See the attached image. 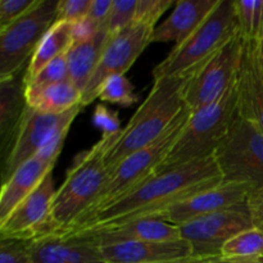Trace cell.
<instances>
[{
  "mask_svg": "<svg viewBox=\"0 0 263 263\" xmlns=\"http://www.w3.org/2000/svg\"><path fill=\"white\" fill-rule=\"evenodd\" d=\"M221 182L222 175L213 156L185 164L153 176L76 231L112 228L139 218H158L177 203Z\"/></svg>",
  "mask_w": 263,
  "mask_h": 263,
  "instance_id": "1",
  "label": "cell"
},
{
  "mask_svg": "<svg viewBox=\"0 0 263 263\" xmlns=\"http://www.w3.org/2000/svg\"><path fill=\"white\" fill-rule=\"evenodd\" d=\"M197 71L154 79L146 99L115 136L105 154V166L109 174L126 157L153 144L171 127L177 116L186 108L184 92Z\"/></svg>",
  "mask_w": 263,
  "mask_h": 263,
  "instance_id": "2",
  "label": "cell"
},
{
  "mask_svg": "<svg viewBox=\"0 0 263 263\" xmlns=\"http://www.w3.org/2000/svg\"><path fill=\"white\" fill-rule=\"evenodd\" d=\"M115 136L103 135L91 148L80 153L67 171L53 203V220L58 234L72 230L104 189L109 177L105 154Z\"/></svg>",
  "mask_w": 263,
  "mask_h": 263,
  "instance_id": "3",
  "label": "cell"
},
{
  "mask_svg": "<svg viewBox=\"0 0 263 263\" xmlns=\"http://www.w3.org/2000/svg\"><path fill=\"white\" fill-rule=\"evenodd\" d=\"M238 116L236 82L212 104L192 110L181 135L168 152L156 175L212 157Z\"/></svg>",
  "mask_w": 263,
  "mask_h": 263,
  "instance_id": "4",
  "label": "cell"
},
{
  "mask_svg": "<svg viewBox=\"0 0 263 263\" xmlns=\"http://www.w3.org/2000/svg\"><path fill=\"white\" fill-rule=\"evenodd\" d=\"M190 113H192V110L187 107L185 108L177 116L171 127L158 140L154 141L146 148L140 149L131 156L126 157L115 170H112L107 184H105L104 189L100 193L98 199L95 200L91 208L87 211L86 215L80 220V222L68 233H73V231L81 229L82 226L89 223L98 213L115 204L116 202L121 200L126 195L133 193L134 190L140 187L143 184H145L149 179L156 176L158 167L161 166L168 152L171 151L174 144L181 135Z\"/></svg>",
  "mask_w": 263,
  "mask_h": 263,
  "instance_id": "5",
  "label": "cell"
},
{
  "mask_svg": "<svg viewBox=\"0 0 263 263\" xmlns=\"http://www.w3.org/2000/svg\"><path fill=\"white\" fill-rule=\"evenodd\" d=\"M236 33H239V27L235 3L218 0L215 9L197 31L182 44L175 45L171 53L153 69V79L197 71Z\"/></svg>",
  "mask_w": 263,
  "mask_h": 263,
  "instance_id": "6",
  "label": "cell"
},
{
  "mask_svg": "<svg viewBox=\"0 0 263 263\" xmlns=\"http://www.w3.org/2000/svg\"><path fill=\"white\" fill-rule=\"evenodd\" d=\"M213 158L222 181L263 187V131L251 121L236 116Z\"/></svg>",
  "mask_w": 263,
  "mask_h": 263,
  "instance_id": "7",
  "label": "cell"
},
{
  "mask_svg": "<svg viewBox=\"0 0 263 263\" xmlns=\"http://www.w3.org/2000/svg\"><path fill=\"white\" fill-rule=\"evenodd\" d=\"M57 0H37L27 13L0 30V80L27 68L33 53L55 23Z\"/></svg>",
  "mask_w": 263,
  "mask_h": 263,
  "instance_id": "8",
  "label": "cell"
},
{
  "mask_svg": "<svg viewBox=\"0 0 263 263\" xmlns=\"http://www.w3.org/2000/svg\"><path fill=\"white\" fill-rule=\"evenodd\" d=\"M244 40L236 33L194 73L184 92L185 104L197 110L212 104L236 82Z\"/></svg>",
  "mask_w": 263,
  "mask_h": 263,
  "instance_id": "9",
  "label": "cell"
},
{
  "mask_svg": "<svg viewBox=\"0 0 263 263\" xmlns=\"http://www.w3.org/2000/svg\"><path fill=\"white\" fill-rule=\"evenodd\" d=\"M253 228L246 202L220 212L195 218L179 226L180 236L192 247L193 256L204 259L221 258L223 246L233 236Z\"/></svg>",
  "mask_w": 263,
  "mask_h": 263,
  "instance_id": "10",
  "label": "cell"
},
{
  "mask_svg": "<svg viewBox=\"0 0 263 263\" xmlns=\"http://www.w3.org/2000/svg\"><path fill=\"white\" fill-rule=\"evenodd\" d=\"M81 108L82 105H76L62 115H45L27 105L9 153L2 163V185L15 170L33 158L54 135L62 130H69Z\"/></svg>",
  "mask_w": 263,
  "mask_h": 263,
  "instance_id": "11",
  "label": "cell"
},
{
  "mask_svg": "<svg viewBox=\"0 0 263 263\" xmlns=\"http://www.w3.org/2000/svg\"><path fill=\"white\" fill-rule=\"evenodd\" d=\"M55 194L51 170L37 187L0 222V238L35 241L58 234L53 220Z\"/></svg>",
  "mask_w": 263,
  "mask_h": 263,
  "instance_id": "12",
  "label": "cell"
},
{
  "mask_svg": "<svg viewBox=\"0 0 263 263\" xmlns=\"http://www.w3.org/2000/svg\"><path fill=\"white\" fill-rule=\"evenodd\" d=\"M154 28L134 22L112 36L81 95V105L86 107L98 99L102 85L109 77L125 74L152 43Z\"/></svg>",
  "mask_w": 263,
  "mask_h": 263,
  "instance_id": "13",
  "label": "cell"
},
{
  "mask_svg": "<svg viewBox=\"0 0 263 263\" xmlns=\"http://www.w3.org/2000/svg\"><path fill=\"white\" fill-rule=\"evenodd\" d=\"M249 192L251 189L243 184L222 181L177 203L158 218L179 228L195 218L241 204L246 202Z\"/></svg>",
  "mask_w": 263,
  "mask_h": 263,
  "instance_id": "14",
  "label": "cell"
},
{
  "mask_svg": "<svg viewBox=\"0 0 263 263\" xmlns=\"http://www.w3.org/2000/svg\"><path fill=\"white\" fill-rule=\"evenodd\" d=\"M33 263H105L100 247L84 233L55 234L31 241Z\"/></svg>",
  "mask_w": 263,
  "mask_h": 263,
  "instance_id": "15",
  "label": "cell"
},
{
  "mask_svg": "<svg viewBox=\"0 0 263 263\" xmlns=\"http://www.w3.org/2000/svg\"><path fill=\"white\" fill-rule=\"evenodd\" d=\"M105 263H164L193 257L184 239L163 241H130L100 247Z\"/></svg>",
  "mask_w": 263,
  "mask_h": 263,
  "instance_id": "16",
  "label": "cell"
},
{
  "mask_svg": "<svg viewBox=\"0 0 263 263\" xmlns=\"http://www.w3.org/2000/svg\"><path fill=\"white\" fill-rule=\"evenodd\" d=\"M236 89L238 115L263 131V71L257 55V41H244Z\"/></svg>",
  "mask_w": 263,
  "mask_h": 263,
  "instance_id": "17",
  "label": "cell"
},
{
  "mask_svg": "<svg viewBox=\"0 0 263 263\" xmlns=\"http://www.w3.org/2000/svg\"><path fill=\"white\" fill-rule=\"evenodd\" d=\"M99 247L113 246L130 241H163L181 239L177 226L159 218H139L112 228L82 230Z\"/></svg>",
  "mask_w": 263,
  "mask_h": 263,
  "instance_id": "18",
  "label": "cell"
},
{
  "mask_svg": "<svg viewBox=\"0 0 263 263\" xmlns=\"http://www.w3.org/2000/svg\"><path fill=\"white\" fill-rule=\"evenodd\" d=\"M218 0H179L171 14L157 26L152 33V43L175 41L184 43L212 13Z\"/></svg>",
  "mask_w": 263,
  "mask_h": 263,
  "instance_id": "19",
  "label": "cell"
},
{
  "mask_svg": "<svg viewBox=\"0 0 263 263\" xmlns=\"http://www.w3.org/2000/svg\"><path fill=\"white\" fill-rule=\"evenodd\" d=\"M23 72V71H22ZM0 80V154L2 163L17 135L23 115L27 108L25 73Z\"/></svg>",
  "mask_w": 263,
  "mask_h": 263,
  "instance_id": "20",
  "label": "cell"
},
{
  "mask_svg": "<svg viewBox=\"0 0 263 263\" xmlns=\"http://www.w3.org/2000/svg\"><path fill=\"white\" fill-rule=\"evenodd\" d=\"M54 168V163L35 156L25 162L14 174L2 185L0 192V222L4 221L22 200H25L37 185L43 181L45 175Z\"/></svg>",
  "mask_w": 263,
  "mask_h": 263,
  "instance_id": "21",
  "label": "cell"
},
{
  "mask_svg": "<svg viewBox=\"0 0 263 263\" xmlns=\"http://www.w3.org/2000/svg\"><path fill=\"white\" fill-rule=\"evenodd\" d=\"M110 37L112 36L107 27L102 28L87 40L72 43L66 51L69 81L81 91V94L91 79Z\"/></svg>",
  "mask_w": 263,
  "mask_h": 263,
  "instance_id": "22",
  "label": "cell"
},
{
  "mask_svg": "<svg viewBox=\"0 0 263 263\" xmlns=\"http://www.w3.org/2000/svg\"><path fill=\"white\" fill-rule=\"evenodd\" d=\"M81 91L71 81L50 85L35 92H26L27 105L45 115H62L81 105Z\"/></svg>",
  "mask_w": 263,
  "mask_h": 263,
  "instance_id": "23",
  "label": "cell"
},
{
  "mask_svg": "<svg viewBox=\"0 0 263 263\" xmlns=\"http://www.w3.org/2000/svg\"><path fill=\"white\" fill-rule=\"evenodd\" d=\"M72 28H73V23L67 22H55L51 26L26 68L25 80L32 79L49 62L68 50V48L73 43Z\"/></svg>",
  "mask_w": 263,
  "mask_h": 263,
  "instance_id": "24",
  "label": "cell"
},
{
  "mask_svg": "<svg viewBox=\"0 0 263 263\" xmlns=\"http://www.w3.org/2000/svg\"><path fill=\"white\" fill-rule=\"evenodd\" d=\"M221 258L258 259L263 258V231L251 228L233 236L223 246Z\"/></svg>",
  "mask_w": 263,
  "mask_h": 263,
  "instance_id": "25",
  "label": "cell"
},
{
  "mask_svg": "<svg viewBox=\"0 0 263 263\" xmlns=\"http://www.w3.org/2000/svg\"><path fill=\"white\" fill-rule=\"evenodd\" d=\"M239 33L244 41H258L263 35V0H234Z\"/></svg>",
  "mask_w": 263,
  "mask_h": 263,
  "instance_id": "26",
  "label": "cell"
},
{
  "mask_svg": "<svg viewBox=\"0 0 263 263\" xmlns=\"http://www.w3.org/2000/svg\"><path fill=\"white\" fill-rule=\"evenodd\" d=\"M98 99L121 107H131L139 100L133 84L125 74L112 76L102 85Z\"/></svg>",
  "mask_w": 263,
  "mask_h": 263,
  "instance_id": "27",
  "label": "cell"
},
{
  "mask_svg": "<svg viewBox=\"0 0 263 263\" xmlns=\"http://www.w3.org/2000/svg\"><path fill=\"white\" fill-rule=\"evenodd\" d=\"M64 81H69L66 53L57 57L51 62H49L32 79L25 80L26 92L39 91V90L44 89V87Z\"/></svg>",
  "mask_w": 263,
  "mask_h": 263,
  "instance_id": "28",
  "label": "cell"
},
{
  "mask_svg": "<svg viewBox=\"0 0 263 263\" xmlns=\"http://www.w3.org/2000/svg\"><path fill=\"white\" fill-rule=\"evenodd\" d=\"M138 0H113L112 10L107 22V30L110 36L121 32L135 22Z\"/></svg>",
  "mask_w": 263,
  "mask_h": 263,
  "instance_id": "29",
  "label": "cell"
},
{
  "mask_svg": "<svg viewBox=\"0 0 263 263\" xmlns=\"http://www.w3.org/2000/svg\"><path fill=\"white\" fill-rule=\"evenodd\" d=\"M175 4L176 2L174 0H138L135 22L156 28L159 18Z\"/></svg>",
  "mask_w": 263,
  "mask_h": 263,
  "instance_id": "30",
  "label": "cell"
},
{
  "mask_svg": "<svg viewBox=\"0 0 263 263\" xmlns=\"http://www.w3.org/2000/svg\"><path fill=\"white\" fill-rule=\"evenodd\" d=\"M30 244L31 241L0 238V263H33Z\"/></svg>",
  "mask_w": 263,
  "mask_h": 263,
  "instance_id": "31",
  "label": "cell"
},
{
  "mask_svg": "<svg viewBox=\"0 0 263 263\" xmlns=\"http://www.w3.org/2000/svg\"><path fill=\"white\" fill-rule=\"evenodd\" d=\"M92 0H58L55 22L76 23L86 18Z\"/></svg>",
  "mask_w": 263,
  "mask_h": 263,
  "instance_id": "32",
  "label": "cell"
},
{
  "mask_svg": "<svg viewBox=\"0 0 263 263\" xmlns=\"http://www.w3.org/2000/svg\"><path fill=\"white\" fill-rule=\"evenodd\" d=\"M92 123L105 136L118 135L121 133V121L117 110H112L104 104H98L92 113Z\"/></svg>",
  "mask_w": 263,
  "mask_h": 263,
  "instance_id": "33",
  "label": "cell"
},
{
  "mask_svg": "<svg viewBox=\"0 0 263 263\" xmlns=\"http://www.w3.org/2000/svg\"><path fill=\"white\" fill-rule=\"evenodd\" d=\"M37 0H0V30L27 13Z\"/></svg>",
  "mask_w": 263,
  "mask_h": 263,
  "instance_id": "34",
  "label": "cell"
},
{
  "mask_svg": "<svg viewBox=\"0 0 263 263\" xmlns=\"http://www.w3.org/2000/svg\"><path fill=\"white\" fill-rule=\"evenodd\" d=\"M253 228L263 231V187L251 190L246 199Z\"/></svg>",
  "mask_w": 263,
  "mask_h": 263,
  "instance_id": "35",
  "label": "cell"
},
{
  "mask_svg": "<svg viewBox=\"0 0 263 263\" xmlns=\"http://www.w3.org/2000/svg\"><path fill=\"white\" fill-rule=\"evenodd\" d=\"M113 0H92L86 17L99 27H107Z\"/></svg>",
  "mask_w": 263,
  "mask_h": 263,
  "instance_id": "36",
  "label": "cell"
},
{
  "mask_svg": "<svg viewBox=\"0 0 263 263\" xmlns=\"http://www.w3.org/2000/svg\"><path fill=\"white\" fill-rule=\"evenodd\" d=\"M208 263H263V258L258 259H225L218 258L215 261H211Z\"/></svg>",
  "mask_w": 263,
  "mask_h": 263,
  "instance_id": "37",
  "label": "cell"
},
{
  "mask_svg": "<svg viewBox=\"0 0 263 263\" xmlns=\"http://www.w3.org/2000/svg\"><path fill=\"white\" fill-rule=\"evenodd\" d=\"M212 259H204V258H198V257H190V258L181 259V261H175V262H164V263H208ZM215 261V259H213Z\"/></svg>",
  "mask_w": 263,
  "mask_h": 263,
  "instance_id": "38",
  "label": "cell"
},
{
  "mask_svg": "<svg viewBox=\"0 0 263 263\" xmlns=\"http://www.w3.org/2000/svg\"><path fill=\"white\" fill-rule=\"evenodd\" d=\"M257 55H258L259 66H261V68L263 71V35H262V37L257 41Z\"/></svg>",
  "mask_w": 263,
  "mask_h": 263,
  "instance_id": "39",
  "label": "cell"
}]
</instances>
